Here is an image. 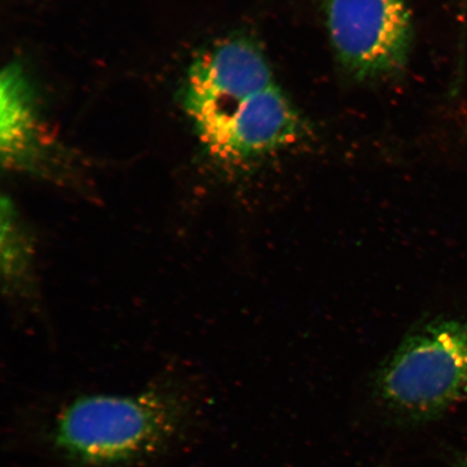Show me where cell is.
I'll return each mask as SVG.
<instances>
[{
	"label": "cell",
	"instance_id": "cell-1",
	"mask_svg": "<svg viewBox=\"0 0 467 467\" xmlns=\"http://www.w3.org/2000/svg\"><path fill=\"white\" fill-rule=\"evenodd\" d=\"M182 397L163 388L131 396L79 397L57 417L56 446L88 465H112L161 451L182 426Z\"/></svg>",
	"mask_w": 467,
	"mask_h": 467
},
{
	"label": "cell",
	"instance_id": "cell-2",
	"mask_svg": "<svg viewBox=\"0 0 467 467\" xmlns=\"http://www.w3.org/2000/svg\"><path fill=\"white\" fill-rule=\"evenodd\" d=\"M373 389L396 421L426 424L467 400V320L411 332L377 373Z\"/></svg>",
	"mask_w": 467,
	"mask_h": 467
},
{
	"label": "cell",
	"instance_id": "cell-3",
	"mask_svg": "<svg viewBox=\"0 0 467 467\" xmlns=\"http://www.w3.org/2000/svg\"><path fill=\"white\" fill-rule=\"evenodd\" d=\"M327 28L337 61L359 80L404 69L413 29L406 0H325Z\"/></svg>",
	"mask_w": 467,
	"mask_h": 467
},
{
	"label": "cell",
	"instance_id": "cell-4",
	"mask_svg": "<svg viewBox=\"0 0 467 467\" xmlns=\"http://www.w3.org/2000/svg\"><path fill=\"white\" fill-rule=\"evenodd\" d=\"M210 154L227 163L254 161L295 144L305 126L275 84L196 130Z\"/></svg>",
	"mask_w": 467,
	"mask_h": 467
},
{
	"label": "cell",
	"instance_id": "cell-5",
	"mask_svg": "<svg viewBox=\"0 0 467 467\" xmlns=\"http://www.w3.org/2000/svg\"><path fill=\"white\" fill-rule=\"evenodd\" d=\"M275 84L258 45L247 38L229 39L204 52L192 64L186 83L185 109L198 130Z\"/></svg>",
	"mask_w": 467,
	"mask_h": 467
},
{
	"label": "cell",
	"instance_id": "cell-6",
	"mask_svg": "<svg viewBox=\"0 0 467 467\" xmlns=\"http://www.w3.org/2000/svg\"><path fill=\"white\" fill-rule=\"evenodd\" d=\"M31 88L16 64L0 76V150L9 171L43 174L47 150Z\"/></svg>",
	"mask_w": 467,
	"mask_h": 467
},
{
	"label": "cell",
	"instance_id": "cell-7",
	"mask_svg": "<svg viewBox=\"0 0 467 467\" xmlns=\"http://www.w3.org/2000/svg\"><path fill=\"white\" fill-rule=\"evenodd\" d=\"M2 287L10 300L28 299L35 294V243L31 232L10 197L2 198L0 234Z\"/></svg>",
	"mask_w": 467,
	"mask_h": 467
},
{
	"label": "cell",
	"instance_id": "cell-8",
	"mask_svg": "<svg viewBox=\"0 0 467 467\" xmlns=\"http://www.w3.org/2000/svg\"><path fill=\"white\" fill-rule=\"evenodd\" d=\"M455 467H467V454L459 455L457 459H455Z\"/></svg>",
	"mask_w": 467,
	"mask_h": 467
}]
</instances>
